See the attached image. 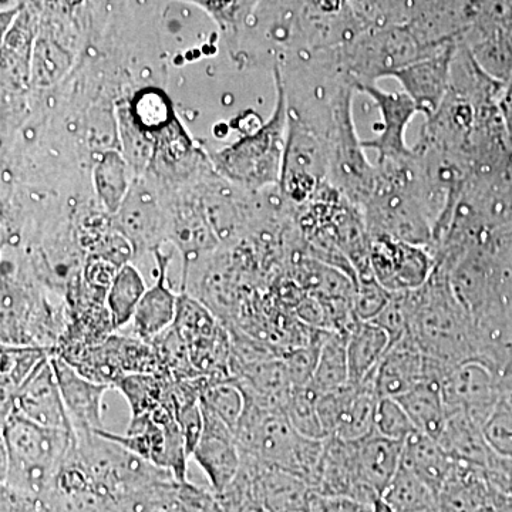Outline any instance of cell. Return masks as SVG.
I'll list each match as a JSON object with an SVG mask.
<instances>
[{"mask_svg": "<svg viewBox=\"0 0 512 512\" xmlns=\"http://www.w3.org/2000/svg\"><path fill=\"white\" fill-rule=\"evenodd\" d=\"M52 365L55 367L64 407L72 421L76 436L104 430L103 397L107 390L113 389V387L93 382V380L80 375L69 362H66L56 352L52 355Z\"/></svg>", "mask_w": 512, "mask_h": 512, "instance_id": "cell-10", "label": "cell"}, {"mask_svg": "<svg viewBox=\"0 0 512 512\" xmlns=\"http://www.w3.org/2000/svg\"><path fill=\"white\" fill-rule=\"evenodd\" d=\"M146 291V282L136 266L133 264L121 266L106 298V306L109 309L114 330L124 328L133 320L138 303Z\"/></svg>", "mask_w": 512, "mask_h": 512, "instance_id": "cell-25", "label": "cell"}, {"mask_svg": "<svg viewBox=\"0 0 512 512\" xmlns=\"http://www.w3.org/2000/svg\"><path fill=\"white\" fill-rule=\"evenodd\" d=\"M76 444L73 431L47 429L9 414L2 420V484L46 500Z\"/></svg>", "mask_w": 512, "mask_h": 512, "instance_id": "cell-1", "label": "cell"}, {"mask_svg": "<svg viewBox=\"0 0 512 512\" xmlns=\"http://www.w3.org/2000/svg\"><path fill=\"white\" fill-rule=\"evenodd\" d=\"M373 375L357 387L339 421L338 430L332 437L345 441H359L375 433V413L379 396L375 390Z\"/></svg>", "mask_w": 512, "mask_h": 512, "instance_id": "cell-26", "label": "cell"}, {"mask_svg": "<svg viewBox=\"0 0 512 512\" xmlns=\"http://www.w3.org/2000/svg\"><path fill=\"white\" fill-rule=\"evenodd\" d=\"M491 504L494 505L497 512H512V498L503 493L493 490V498Z\"/></svg>", "mask_w": 512, "mask_h": 512, "instance_id": "cell-35", "label": "cell"}, {"mask_svg": "<svg viewBox=\"0 0 512 512\" xmlns=\"http://www.w3.org/2000/svg\"><path fill=\"white\" fill-rule=\"evenodd\" d=\"M276 104L271 119L254 134L239 138L231 146L212 154L218 173L234 183L262 188L281 181L288 147V111L281 76L276 74Z\"/></svg>", "mask_w": 512, "mask_h": 512, "instance_id": "cell-4", "label": "cell"}, {"mask_svg": "<svg viewBox=\"0 0 512 512\" xmlns=\"http://www.w3.org/2000/svg\"><path fill=\"white\" fill-rule=\"evenodd\" d=\"M201 406L220 417L232 430L237 429L244 414L247 399L234 379L217 380L208 377L201 392Z\"/></svg>", "mask_w": 512, "mask_h": 512, "instance_id": "cell-28", "label": "cell"}, {"mask_svg": "<svg viewBox=\"0 0 512 512\" xmlns=\"http://www.w3.org/2000/svg\"><path fill=\"white\" fill-rule=\"evenodd\" d=\"M390 346L392 342L382 326L357 319L348 333L349 383L362 384L369 379Z\"/></svg>", "mask_w": 512, "mask_h": 512, "instance_id": "cell-17", "label": "cell"}, {"mask_svg": "<svg viewBox=\"0 0 512 512\" xmlns=\"http://www.w3.org/2000/svg\"><path fill=\"white\" fill-rule=\"evenodd\" d=\"M491 488L512 498V460L510 458H494L491 466L485 470Z\"/></svg>", "mask_w": 512, "mask_h": 512, "instance_id": "cell-34", "label": "cell"}, {"mask_svg": "<svg viewBox=\"0 0 512 512\" xmlns=\"http://www.w3.org/2000/svg\"><path fill=\"white\" fill-rule=\"evenodd\" d=\"M348 383V335L328 330L320 346L318 363L308 386L320 396L338 390Z\"/></svg>", "mask_w": 512, "mask_h": 512, "instance_id": "cell-22", "label": "cell"}, {"mask_svg": "<svg viewBox=\"0 0 512 512\" xmlns=\"http://www.w3.org/2000/svg\"><path fill=\"white\" fill-rule=\"evenodd\" d=\"M493 488L484 468L457 461L437 494L439 512H477L491 504Z\"/></svg>", "mask_w": 512, "mask_h": 512, "instance_id": "cell-14", "label": "cell"}, {"mask_svg": "<svg viewBox=\"0 0 512 512\" xmlns=\"http://www.w3.org/2000/svg\"><path fill=\"white\" fill-rule=\"evenodd\" d=\"M131 119L144 133L151 136L154 131H163L175 120L171 103L160 90H146L137 94L128 109Z\"/></svg>", "mask_w": 512, "mask_h": 512, "instance_id": "cell-30", "label": "cell"}, {"mask_svg": "<svg viewBox=\"0 0 512 512\" xmlns=\"http://www.w3.org/2000/svg\"><path fill=\"white\" fill-rule=\"evenodd\" d=\"M497 406L485 421V439L495 454L512 460V386H500Z\"/></svg>", "mask_w": 512, "mask_h": 512, "instance_id": "cell-31", "label": "cell"}, {"mask_svg": "<svg viewBox=\"0 0 512 512\" xmlns=\"http://www.w3.org/2000/svg\"><path fill=\"white\" fill-rule=\"evenodd\" d=\"M404 441L372 433L356 441V464L362 483L382 497L402 464Z\"/></svg>", "mask_w": 512, "mask_h": 512, "instance_id": "cell-15", "label": "cell"}, {"mask_svg": "<svg viewBox=\"0 0 512 512\" xmlns=\"http://www.w3.org/2000/svg\"><path fill=\"white\" fill-rule=\"evenodd\" d=\"M477 512H497V510H495V507L493 504H487V505H484L483 508H480V510H478Z\"/></svg>", "mask_w": 512, "mask_h": 512, "instance_id": "cell-36", "label": "cell"}, {"mask_svg": "<svg viewBox=\"0 0 512 512\" xmlns=\"http://www.w3.org/2000/svg\"><path fill=\"white\" fill-rule=\"evenodd\" d=\"M18 414L47 429L73 431L72 421L64 407L62 393L52 365V356L40 363L28 382L20 387L10 403L9 414Z\"/></svg>", "mask_w": 512, "mask_h": 512, "instance_id": "cell-9", "label": "cell"}, {"mask_svg": "<svg viewBox=\"0 0 512 512\" xmlns=\"http://www.w3.org/2000/svg\"><path fill=\"white\" fill-rule=\"evenodd\" d=\"M397 400L409 414L410 420L419 433L439 440L448 417L443 394H441V383H421Z\"/></svg>", "mask_w": 512, "mask_h": 512, "instance_id": "cell-21", "label": "cell"}, {"mask_svg": "<svg viewBox=\"0 0 512 512\" xmlns=\"http://www.w3.org/2000/svg\"><path fill=\"white\" fill-rule=\"evenodd\" d=\"M55 349L42 346H6L2 345V377H0V396H2V417L9 412L13 397L20 387L28 382L40 363L55 353Z\"/></svg>", "mask_w": 512, "mask_h": 512, "instance_id": "cell-20", "label": "cell"}, {"mask_svg": "<svg viewBox=\"0 0 512 512\" xmlns=\"http://www.w3.org/2000/svg\"><path fill=\"white\" fill-rule=\"evenodd\" d=\"M201 409L204 429L191 457L210 481L212 493L220 495L237 478L242 454L234 430L210 410Z\"/></svg>", "mask_w": 512, "mask_h": 512, "instance_id": "cell-8", "label": "cell"}, {"mask_svg": "<svg viewBox=\"0 0 512 512\" xmlns=\"http://www.w3.org/2000/svg\"><path fill=\"white\" fill-rule=\"evenodd\" d=\"M94 185L106 210L116 215L126 201L130 188L127 161L116 151L104 153L94 167Z\"/></svg>", "mask_w": 512, "mask_h": 512, "instance_id": "cell-27", "label": "cell"}, {"mask_svg": "<svg viewBox=\"0 0 512 512\" xmlns=\"http://www.w3.org/2000/svg\"><path fill=\"white\" fill-rule=\"evenodd\" d=\"M167 241L174 242L175 247L180 249L184 258L185 274L192 258L217 247L218 237L211 222L187 205L175 207L167 215Z\"/></svg>", "mask_w": 512, "mask_h": 512, "instance_id": "cell-18", "label": "cell"}, {"mask_svg": "<svg viewBox=\"0 0 512 512\" xmlns=\"http://www.w3.org/2000/svg\"><path fill=\"white\" fill-rule=\"evenodd\" d=\"M451 369L424 355L407 333L387 350L377 367L373 382L379 397L399 399L424 382H443Z\"/></svg>", "mask_w": 512, "mask_h": 512, "instance_id": "cell-7", "label": "cell"}, {"mask_svg": "<svg viewBox=\"0 0 512 512\" xmlns=\"http://www.w3.org/2000/svg\"><path fill=\"white\" fill-rule=\"evenodd\" d=\"M441 394L448 416L466 413L484 426L500 400V375L483 360H466L444 377Z\"/></svg>", "mask_w": 512, "mask_h": 512, "instance_id": "cell-6", "label": "cell"}, {"mask_svg": "<svg viewBox=\"0 0 512 512\" xmlns=\"http://www.w3.org/2000/svg\"><path fill=\"white\" fill-rule=\"evenodd\" d=\"M116 217L117 231L130 242L136 256L157 251L167 241V215L143 195L136 200L128 194Z\"/></svg>", "mask_w": 512, "mask_h": 512, "instance_id": "cell-13", "label": "cell"}, {"mask_svg": "<svg viewBox=\"0 0 512 512\" xmlns=\"http://www.w3.org/2000/svg\"><path fill=\"white\" fill-rule=\"evenodd\" d=\"M416 430L399 400L379 397L375 413V433L386 439L406 441Z\"/></svg>", "mask_w": 512, "mask_h": 512, "instance_id": "cell-32", "label": "cell"}, {"mask_svg": "<svg viewBox=\"0 0 512 512\" xmlns=\"http://www.w3.org/2000/svg\"><path fill=\"white\" fill-rule=\"evenodd\" d=\"M382 501L390 512H424L437 508V494L403 463L384 490Z\"/></svg>", "mask_w": 512, "mask_h": 512, "instance_id": "cell-23", "label": "cell"}, {"mask_svg": "<svg viewBox=\"0 0 512 512\" xmlns=\"http://www.w3.org/2000/svg\"><path fill=\"white\" fill-rule=\"evenodd\" d=\"M235 437L242 456L301 478L312 490L318 484L325 440L303 437L285 410L268 409L247 400Z\"/></svg>", "mask_w": 512, "mask_h": 512, "instance_id": "cell-2", "label": "cell"}, {"mask_svg": "<svg viewBox=\"0 0 512 512\" xmlns=\"http://www.w3.org/2000/svg\"><path fill=\"white\" fill-rule=\"evenodd\" d=\"M319 394L306 384L292 387L285 403V413L295 430L312 440H326L318 414Z\"/></svg>", "mask_w": 512, "mask_h": 512, "instance_id": "cell-29", "label": "cell"}, {"mask_svg": "<svg viewBox=\"0 0 512 512\" xmlns=\"http://www.w3.org/2000/svg\"><path fill=\"white\" fill-rule=\"evenodd\" d=\"M402 463L439 494L456 460L440 446L439 441L414 431L404 441Z\"/></svg>", "mask_w": 512, "mask_h": 512, "instance_id": "cell-19", "label": "cell"}, {"mask_svg": "<svg viewBox=\"0 0 512 512\" xmlns=\"http://www.w3.org/2000/svg\"><path fill=\"white\" fill-rule=\"evenodd\" d=\"M393 293L377 282L375 275L359 278L353 295V312L359 320L372 322L392 301Z\"/></svg>", "mask_w": 512, "mask_h": 512, "instance_id": "cell-33", "label": "cell"}, {"mask_svg": "<svg viewBox=\"0 0 512 512\" xmlns=\"http://www.w3.org/2000/svg\"><path fill=\"white\" fill-rule=\"evenodd\" d=\"M153 254L157 261L156 284L144 293L131 320L134 335L147 342H151L174 325L180 296L168 285L170 256L163 254L161 249H157Z\"/></svg>", "mask_w": 512, "mask_h": 512, "instance_id": "cell-12", "label": "cell"}, {"mask_svg": "<svg viewBox=\"0 0 512 512\" xmlns=\"http://www.w3.org/2000/svg\"><path fill=\"white\" fill-rule=\"evenodd\" d=\"M404 93L412 97L420 113L433 114L439 109L447 87V67L443 63L421 64L416 69L396 73Z\"/></svg>", "mask_w": 512, "mask_h": 512, "instance_id": "cell-24", "label": "cell"}, {"mask_svg": "<svg viewBox=\"0 0 512 512\" xmlns=\"http://www.w3.org/2000/svg\"><path fill=\"white\" fill-rule=\"evenodd\" d=\"M437 441L454 460L474 464L484 470L497 457L485 439L483 424L466 413L450 414Z\"/></svg>", "mask_w": 512, "mask_h": 512, "instance_id": "cell-16", "label": "cell"}, {"mask_svg": "<svg viewBox=\"0 0 512 512\" xmlns=\"http://www.w3.org/2000/svg\"><path fill=\"white\" fill-rule=\"evenodd\" d=\"M369 258L373 275L392 293L412 292L429 282L433 259L423 245L384 234H370Z\"/></svg>", "mask_w": 512, "mask_h": 512, "instance_id": "cell-5", "label": "cell"}, {"mask_svg": "<svg viewBox=\"0 0 512 512\" xmlns=\"http://www.w3.org/2000/svg\"><path fill=\"white\" fill-rule=\"evenodd\" d=\"M406 295L409 335L424 355L450 369L478 359L476 323L451 289L434 286Z\"/></svg>", "mask_w": 512, "mask_h": 512, "instance_id": "cell-3", "label": "cell"}, {"mask_svg": "<svg viewBox=\"0 0 512 512\" xmlns=\"http://www.w3.org/2000/svg\"><path fill=\"white\" fill-rule=\"evenodd\" d=\"M362 89L375 101L377 109L382 114V123L375 127L377 136L372 140L362 141V147L375 150L380 161L409 157L410 150L404 136L410 121L420 113L417 104L407 93H387L370 84H366Z\"/></svg>", "mask_w": 512, "mask_h": 512, "instance_id": "cell-11", "label": "cell"}, {"mask_svg": "<svg viewBox=\"0 0 512 512\" xmlns=\"http://www.w3.org/2000/svg\"><path fill=\"white\" fill-rule=\"evenodd\" d=\"M424 512H439L437 511V508H434V510L424 511Z\"/></svg>", "mask_w": 512, "mask_h": 512, "instance_id": "cell-37", "label": "cell"}]
</instances>
